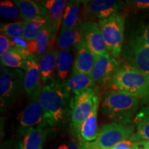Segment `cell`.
Masks as SVG:
<instances>
[{
  "label": "cell",
  "mask_w": 149,
  "mask_h": 149,
  "mask_svg": "<svg viewBox=\"0 0 149 149\" xmlns=\"http://www.w3.org/2000/svg\"><path fill=\"white\" fill-rule=\"evenodd\" d=\"M108 86L113 92L135 97L149 96V75L130 64L120 66Z\"/></svg>",
  "instance_id": "7a4b0ae2"
},
{
  "label": "cell",
  "mask_w": 149,
  "mask_h": 149,
  "mask_svg": "<svg viewBox=\"0 0 149 149\" xmlns=\"http://www.w3.org/2000/svg\"><path fill=\"white\" fill-rule=\"evenodd\" d=\"M81 1L71 0L67 2L59 33L75 27L79 24V5Z\"/></svg>",
  "instance_id": "d4e9b609"
},
{
  "label": "cell",
  "mask_w": 149,
  "mask_h": 149,
  "mask_svg": "<svg viewBox=\"0 0 149 149\" xmlns=\"http://www.w3.org/2000/svg\"><path fill=\"white\" fill-rule=\"evenodd\" d=\"M73 57L70 50L59 51L56 66V71L58 80L62 83L67 80L66 78L68 77L70 68L73 66Z\"/></svg>",
  "instance_id": "484cf974"
},
{
  "label": "cell",
  "mask_w": 149,
  "mask_h": 149,
  "mask_svg": "<svg viewBox=\"0 0 149 149\" xmlns=\"http://www.w3.org/2000/svg\"><path fill=\"white\" fill-rule=\"evenodd\" d=\"M133 149H149V141H133Z\"/></svg>",
  "instance_id": "e575fe53"
},
{
  "label": "cell",
  "mask_w": 149,
  "mask_h": 149,
  "mask_svg": "<svg viewBox=\"0 0 149 149\" xmlns=\"http://www.w3.org/2000/svg\"><path fill=\"white\" fill-rule=\"evenodd\" d=\"M11 149H22V146H21V144H19L17 146H16L15 147H14V148H11Z\"/></svg>",
  "instance_id": "74e56055"
},
{
  "label": "cell",
  "mask_w": 149,
  "mask_h": 149,
  "mask_svg": "<svg viewBox=\"0 0 149 149\" xmlns=\"http://www.w3.org/2000/svg\"><path fill=\"white\" fill-rule=\"evenodd\" d=\"M86 13L94 18L102 20L118 13L123 2L115 0H89L81 1Z\"/></svg>",
  "instance_id": "7c38bea8"
},
{
  "label": "cell",
  "mask_w": 149,
  "mask_h": 149,
  "mask_svg": "<svg viewBox=\"0 0 149 149\" xmlns=\"http://www.w3.org/2000/svg\"><path fill=\"white\" fill-rule=\"evenodd\" d=\"M41 2L45 7L48 18L57 33L61 26L65 8L68 1L65 0H46L41 1Z\"/></svg>",
  "instance_id": "ac0fdd59"
},
{
  "label": "cell",
  "mask_w": 149,
  "mask_h": 149,
  "mask_svg": "<svg viewBox=\"0 0 149 149\" xmlns=\"http://www.w3.org/2000/svg\"><path fill=\"white\" fill-rule=\"evenodd\" d=\"M24 39L27 42L34 40L40 31L46 26L51 24L48 17L35 19L30 21L24 22Z\"/></svg>",
  "instance_id": "4316f807"
},
{
  "label": "cell",
  "mask_w": 149,
  "mask_h": 149,
  "mask_svg": "<svg viewBox=\"0 0 149 149\" xmlns=\"http://www.w3.org/2000/svg\"><path fill=\"white\" fill-rule=\"evenodd\" d=\"M76 49L77 53L72 68V72L91 74L96 61V57L82 41L76 46Z\"/></svg>",
  "instance_id": "9a60e30c"
},
{
  "label": "cell",
  "mask_w": 149,
  "mask_h": 149,
  "mask_svg": "<svg viewBox=\"0 0 149 149\" xmlns=\"http://www.w3.org/2000/svg\"><path fill=\"white\" fill-rule=\"evenodd\" d=\"M70 93L59 80H51L41 87L33 100L40 104L44 119L48 126H56L62 122L67 111Z\"/></svg>",
  "instance_id": "6da1fadb"
},
{
  "label": "cell",
  "mask_w": 149,
  "mask_h": 149,
  "mask_svg": "<svg viewBox=\"0 0 149 149\" xmlns=\"http://www.w3.org/2000/svg\"><path fill=\"white\" fill-rule=\"evenodd\" d=\"M126 2L135 10H149V0H133Z\"/></svg>",
  "instance_id": "4dcf8cb0"
},
{
  "label": "cell",
  "mask_w": 149,
  "mask_h": 149,
  "mask_svg": "<svg viewBox=\"0 0 149 149\" xmlns=\"http://www.w3.org/2000/svg\"><path fill=\"white\" fill-rule=\"evenodd\" d=\"M100 31L107 51L115 58L122 52L125 19L119 13L99 21Z\"/></svg>",
  "instance_id": "277c9868"
},
{
  "label": "cell",
  "mask_w": 149,
  "mask_h": 149,
  "mask_svg": "<svg viewBox=\"0 0 149 149\" xmlns=\"http://www.w3.org/2000/svg\"><path fill=\"white\" fill-rule=\"evenodd\" d=\"M100 101V97L97 94L95 99L94 106L91 114L80 128L79 136L81 142L95 141L99 135L100 129L97 127V113Z\"/></svg>",
  "instance_id": "2e32d148"
},
{
  "label": "cell",
  "mask_w": 149,
  "mask_h": 149,
  "mask_svg": "<svg viewBox=\"0 0 149 149\" xmlns=\"http://www.w3.org/2000/svg\"><path fill=\"white\" fill-rule=\"evenodd\" d=\"M11 48V39L4 35H0V56H2Z\"/></svg>",
  "instance_id": "1f68e13d"
},
{
  "label": "cell",
  "mask_w": 149,
  "mask_h": 149,
  "mask_svg": "<svg viewBox=\"0 0 149 149\" xmlns=\"http://www.w3.org/2000/svg\"><path fill=\"white\" fill-rule=\"evenodd\" d=\"M80 26L81 24L79 23L75 27L59 33L57 40V46L59 51L70 50L74 46L76 47L82 41Z\"/></svg>",
  "instance_id": "603a6c76"
},
{
  "label": "cell",
  "mask_w": 149,
  "mask_h": 149,
  "mask_svg": "<svg viewBox=\"0 0 149 149\" xmlns=\"http://www.w3.org/2000/svg\"><path fill=\"white\" fill-rule=\"evenodd\" d=\"M30 55L26 51L11 48L1 57V64L10 68L26 70Z\"/></svg>",
  "instance_id": "7402d4cb"
},
{
  "label": "cell",
  "mask_w": 149,
  "mask_h": 149,
  "mask_svg": "<svg viewBox=\"0 0 149 149\" xmlns=\"http://www.w3.org/2000/svg\"><path fill=\"white\" fill-rule=\"evenodd\" d=\"M56 35L57 33L51 24L46 26L41 30L34 40L28 42V53L38 57H42L43 55L51 51V48L53 45Z\"/></svg>",
  "instance_id": "4fadbf2b"
},
{
  "label": "cell",
  "mask_w": 149,
  "mask_h": 149,
  "mask_svg": "<svg viewBox=\"0 0 149 149\" xmlns=\"http://www.w3.org/2000/svg\"><path fill=\"white\" fill-rule=\"evenodd\" d=\"M135 133V126L111 122L100 128L97 139L93 141L99 149H110L119 143L129 140Z\"/></svg>",
  "instance_id": "52a82bcc"
},
{
  "label": "cell",
  "mask_w": 149,
  "mask_h": 149,
  "mask_svg": "<svg viewBox=\"0 0 149 149\" xmlns=\"http://www.w3.org/2000/svg\"><path fill=\"white\" fill-rule=\"evenodd\" d=\"M27 47L28 42L24 38L11 39V48L27 51Z\"/></svg>",
  "instance_id": "d6a6232c"
},
{
  "label": "cell",
  "mask_w": 149,
  "mask_h": 149,
  "mask_svg": "<svg viewBox=\"0 0 149 149\" xmlns=\"http://www.w3.org/2000/svg\"><path fill=\"white\" fill-rule=\"evenodd\" d=\"M14 2L16 3L19 10L20 17L23 19V22L47 17L45 7L41 1L32 0H15Z\"/></svg>",
  "instance_id": "e0dca14e"
},
{
  "label": "cell",
  "mask_w": 149,
  "mask_h": 149,
  "mask_svg": "<svg viewBox=\"0 0 149 149\" xmlns=\"http://www.w3.org/2000/svg\"><path fill=\"white\" fill-rule=\"evenodd\" d=\"M57 149H79V147L76 143H65L57 147Z\"/></svg>",
  "instance_id": "8d00e7d4"
},
{
  "label": "cell",
  "mask_w": 149,
  "mask_h": 149,
  "mask_svg": "<svg viewBox=\"0 0 149 149\" xmlns=\"http://www.w3.org/2000/svg\"><path fill=\"white\" fill-rule=\"evenodd\" d=\"M59 53V51L57 50L51 51L40 58L39 65L42 83H48L53 77Z\"/></svg>",
  "instance_id": "cb8c5ba5"
},
{
  "label": "cell",
  "mask_w": 149,
  "mask_h": 149,
  "mask_svg": "<svg viewBox=\"0 0 149 149\" xmlns=\"http://www.w3.org/2000/svg\"><path fill=\"white\" fill-rule=\"evenodd\" d=\"M0 15L9 19H18L20 17L19 10L14 1L5 0L1 1L0 4Z\"/></svg>",
  "instance_id": "f1b7e54d"
},
{
  "label": "cell",
  "mask_w": 149,
  "mask_h": 149,
  "mask_svg": "<svg viewBox=\"0 0 149 149\" xmlns=\"http://www.w3.org/2000/svg\"><path fill=\"white\" fill-rule=\"evenodd\" d=\"M119 68L120 62L107 52L97 57L90 75L95 83L108 84Z\"/></svg>",
  "instance_id": "8fae6325"
},
{
  "label": "cell",
  "mask_w": 149,
  "mask_h": 149,
  "mask_svg": "<svg viewBox=\"0 0 149 149\" xmlns=\"http://www.w3.org/2000/svg\"><path fill=\"white\" fill-rule=\"evenodd\" d=\"M1 34L10 39L24 38V22H17L1 25Z\"/></svg>",
  "instance_id": "83f0119b"
},
{
  "label": "cell",
  "mask_w": 149,
  "mask_h": 149,
  "mask_svg": "<svg viewBox=\"0 0 149 149\" xmlns=\"http://www.w3.org/2000/svg\"><path fill=\"white\" fill-rule=\"evenodd\" d=\"M47 133V126H40L27 130L20 143L22 149H42Z\"/></svg>",
  "instance_id": "ffe728a7"
},
{
  "label": "cell",
  "mask_w": 149,
  "mask_h": 149,
  "mask_svg": "<svg viewBox=\"0 0 149 149\" xmlns=\"http://www.w3.org/2000/svg\"><path fill=\"white\" fill-rule=\"evenodd\" d=\"M79 149H99L93 141H82L79 146Z\"/></svg>",
  "instance_id": "d590c367"
},
{
  "label": "cell",
  "mask_w": 149,
  "mask_h": 149,
  "mask_svg": "<svg viewBox=\"0 0 149 149\" xmlns=\"http://www.w3.org/2000/svg\"><path fill=\"white\" fill-rule=\"evenodd\" d=\"M134 38L149 47V21L147 22L146 24L141 26Z\"/></svg>",
  "instance_id": "f546056e"
},
{
  "label": "cell",
  "mask_w": 149,
  "mask_h": 149,
  "mask_svg": "<svg viewBox=\"0 0 149 149\" xmlns=\"http://www.w3.org/2000/svg\"><path fill=\"white\" fill-rule=\"evenodd\" d=\"M82 42L97 57L107 53L100 26L96 22L86 21L80 26Z\"/></svg>",
  "instance_id": "9c48e42d"
},
{
  "label": "cell",
  "mask_w": 149,
  "mask_h": 149,
  "mask_svg": "<svg viewBox=\"0 0 149 149\" xmlns=\"http://www.w3.org/2000/svg\"><path fill=\"white\" fill-rule=\"evenodd\" d=\"M135 132L130 140L149 141V106L143 107L134 118Z\"/></svg>",
  "instance_id": "44dd1931"
},
{
  "label": "cell",
  "mask_w": 149,
  "mask_h": 149,
  "mask_svg": "<svg viewBox=\"0 0 149 149\" xmlns=\"http://www.w3.org/2000/svg\"><path fill=\"white\" fill-rule=\"evenodd\" d=\"M17 119L19 131L23 135L31 128L48 126L44 119L42 108L35 100L28 104L18 115Z\"/></svg>",
  "instance_id": "30bf717a"
},
{
  "label": "cell",
  "mask_w": 149,
  "mask_h": 149,
  "mask_svg": "<svg viewBox=\"0 0 149 149\" xmlns=\"http://www.w3.org/2000/svg\"><path fill=\"white\" fill-rule=\"evenodd\" d=\"M123 58L130 65L149 75V47L131 39L122 51Z\"/></svg>",
  "instance_id": "ba28073f"
},
{
  "label": "cell",
  "mask_w": 149,
  "mask_h": 149,
  "mask_svg": "<svg viewBox=\"0 0 149 149\" xmlns=\"http://www.w3.org/2000/svg\"><path fill=\"white\" fill-rule=\"evenodd\" d=\"M25 72L21 69L4 68L0 76V106L4 111L13 103L24 87Z\"/></svg>",
  "instance_id": "5b68a950"
},
{
  "label": "cell",
  "mask_w": 149,
  "mask_h": 149,
  "mask_svg": "<svg viewBox=\"0 0 149 149\" xmlns=\"http://www.w3.org/2000/svg\"><path fill=\"white\" fill-rule=\"evenodd\" d=\"M97 93V88L94 87L75 94L70 101V115L71 126L77 135H79L80 128L92 111Z\"/></svg>",
  "instance_id": "8992f818"
},
{
  "label": "cell",
  "mask_w": 149,
  "mask_h": 149,
  "mask_svg": "<svg viewBox=\"0 0 149 149\" xmlns=\"http://www.w3.org/2000/svg\"><path fill=\"white\" fill-rule=\"evenodd\" d=\"M39 61L40 58L38 57L30 55L28 59L27 68L25 70L24 75V91L33 99L35 98L42 87Z\"/></svg>",
  "instance_id": "5bb4252c"
},
{
  "label": "cell",
  "mask_w": 149,
  "mask_h": 149,
  "mask_svg": "<svg viewBox=\"0 0 149 149\" xmlns=\"http://www.w3.org/2000/svg\"><path fill=\"white\" fill-rule=\"evenodd\" d=\"M133 141L129 139L119 143L110 149H133Z\"/></svg>",
  "instance_id": "836d02e7"
},
{
  "label": "cell",
  "mask_w": 149,
  "mask_h": 149,
  "mask_svg": "<svg viewBox=\"0 0 149 149\" xmlns=\"http://www.w3.org/2000/svg\"><path fill=\"white\" fill-rule=\"evenodd\" d=\"M95 84L90 74L74 72H72L69 78L64 82L67 91L69 93H73L74 95L94 88Z\"/></svg>",
  "instance_id": "d6986e66"
},
{
  "label": "cell",
  "mask_w": 149,
  "mask_h": 149,
  "mask_svg": "<svg viewBox=\"0 0 149 149\" xmlns=\"http://www.w3.org/2000/svg\"><path fill=\"white\" fill-rule=\"evenodd\" d=\"M139 106V98L116 92L104 97L102 113L113 122L130 125Z\"/></svg>",
  "instance_id": "3957f363"
}]
</instances>
